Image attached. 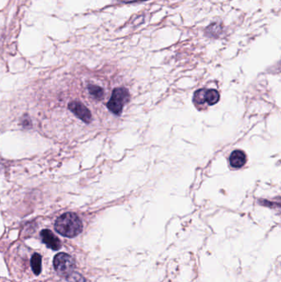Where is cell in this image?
<instances>
[{"label": "cell", "mask_w": 281, "mask_h": 282, "mask_svg": "<svg viewBox=\"0 0 281 282\" xmlns=\"http://www.w3.org/2000/svg\"><path fill=\"white\" fill-rule=\"evenodd\" d=\"M55 229L62 236L74 238L82 232L83 224L76 214L65 213L55 221Z\"/></svg>", "instance_id": "6da1fadb"}, {"label": "cell", "mask_w": 281, "mask_h": 282, "mask_svg": "<svg viewBox=\"0 0 281 282\" xmlns=\"http://www.w3.org/2000/svg\"><path fill=\"white\" fill-rule=\"evenodd\" d=\"M54 267L57 273L62 276L69 277L74 273L75 268V263L74 258L65 253L57 254L54 258Z\"/></svg>", "instance_id": "7a4b0ae2"}, {"label": "cell", "mask_w": 281, "mask_h": 282, "mask_svg": "<svg viewBox=\"0 0 281 282\" xmlns=\"http://www.w3.org/2000/svg\"><path fill=\"white\" fill-rule=\"evenodd\" d=\"M130 99V94L127 89L124 88H117L114 89L111 99L107 103V107L111 112L117 116L121 114L123 107Z\"/></svg>", "instance_id": "3957f363"}, {"label": "cell", "mask_w": 281, "mask_h": 282, "mask_svg": "<svg viewBox=\"0 0 281 282\" xmlns=\"http://www.w3.org/2000/svg\"><path fill=\"white\" fill-rule=\"evenodd\" d=\"M220 96L215 89H199L195 92L194 102L196 103H207L209 105H214L220 101Z\"/></svg>", "instance_id": "277c9868"}, {"label": "cell", "mask_w": 281, "mask_h": 282, "mask_svg": "<svg viewBox=\"0 0 281 282\" xmlns=\"http://www.w3.org/2000/svg\"><path fill=\"white\" fill-rule=\"evenodd\" d=\"M69 109L75 114L79 119L85 123H90L92 120V114L83 103L74 101L69 104Z\"/></svg>", "instance_id": "5b68a950"}, {"label": "cell", "mask_w": 281, "mask_h": 282, "mask_svg": "<svg viewBox=\"0 0 281 282\" xmlns=\"http://www.w3.org/2000/svg\"><path fill=\"white\" fill-rule=\"evenodd\" d=\"M42 242L52 250H59L61 247V242L50 230H43L41 232Z\"/></svg>", "instance_id": "8992f818"}, {"label": "cell", "mask_w": 281, "mask_h": 282, "mask_svg": "<svg viewBox=\"0 0 281 282\" xmlns=\"http://www.w3.org/2000/svg\"><path fill=\"white\" fill-rule=\"evenodd\" d=\"M230 164L233 168L239 169L244 166L246 162V154L243 151L235 150L232 153L231 156L229 158Z\"/></svg>", "instance_id": "52a82bcc"}, {"label": "cell", "mask_w": 281, "mask_h": 282, "mask_svg": "<svg viewBox=\"0 0 281 282\" xmlns=\"http://www.w3.org/2000/svg\"><path fill=\"white\" fill-rule=\"evenodd\" d=\"M221 33H222V26L217 22L212 23L205 29V35L209 38H217Z\"/></svg>", "instance_id": "ba28073f"}, {"label": "cell", "mask_w": 281, "mask_h": 282, "mask_svg": "<svg viewBox=\"0 0 281 282\" xmlns=\"http://www.w3.org/2000/svg\"><path fill=\"white\" fill-rule=\"evenodd\" d=\"M31 266L33 272L38 276L42 271V257L39 254H33L31 259Z\"/></svg>", "instance_id": "9c48e42d"}, {"label": "cell", "mask_w": 281, "mask_h": 282, "mask_svg": "<svg viewBox=\"0 0 281 282\" xmlns=\"http://www.w3.org/2000/svg\"><path fill=\"white\" fill-rule=\"evenodd\" d=\"M87 88H88V92L93 97L94 99L100 100L104 96V91H103V88L98 87V86L89 85L87 87Z\"/></svg>", "instance_id": "30bf717a"}, {"label": "cell", "mask_w": 281, "mask_h": 282, "mask_svg": "<svg viewBox=\"0 0 281 282\" xmlns=\"http://www.w3.org/2000/svg\"><path fill=\"white\" fill-rule=\"evenodd\" d=\"M120 2L126 3V4H129V3H134V2H139V1H144V0H120Z\"/></svg>", "instance_id": "8fae6325"}]
</instances>
